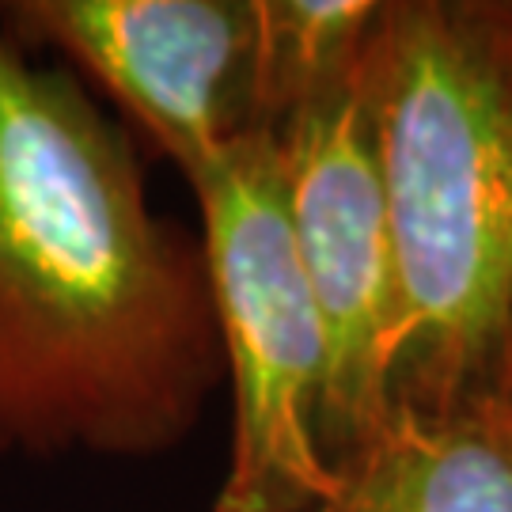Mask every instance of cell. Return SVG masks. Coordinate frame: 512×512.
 <instances>
[{
	"label": "cell",
	"mask_w": 512,
	"mask_h": 512,
	"mask_svg": "<svg viewBox=\"0 0 512 512\" xmlns=\"http://www.w3.org/2000/svg\"><path fill=\"white\" fill-rule=\"evenodd\" d=\"M380 0H258V137L365 69Z\"/></svg>",
	"instance_id": "obj_7"
},
{
	"label": "cell",
	"mask_w": 512,
	"mask_h": 512,
	"mask_svg": "<svg viewBox=\"0 0 512 512\" xmlns=\"http://www.w3.org/2000/svg\"><path fill=\"white\" fill-rule=\"evenodd\" d=\"M4 35L69 57L194 190L258 137V0H23Z\"/></svg>",
	"instance_id": "obj_5"
},
{
	"label": "cell",
	"mask_w": 512,
	"mask_h": 512,
	"mask_svg": "<svg viewBox=\"0 0 512 512\" xmlns=\"http://www.w3.org/2000/svg\"><path fill=\"white\" fill-rule=\"evenodd\" d=\"M296 255L327 330L319 444L342 459L384 425L403 338L365 69L296 107L274 137Z\"/></svg>",
	"instance_id": "obj_4"
},
{
	"label": "cell",
	"mask_w": 512,
	"mask_h": 512,
	"mask_svg": "<svg viewBox=\"0 0 512 512\" xmlns=\"http://www.w3.org/2000/svg\"><path fill=\"white\" fill-rule=\"evenodd\" d=\"M194 194L232 380V459L213 512H300L334 486L319 444L327 330L296 255L274 141L232 148Z\"/></svg>",
	"instance_id": "obj_3"
},
{
	"label": "cell",
	"mask_w": 512,
	"mask_h": 512,
	"mask_svg": "<svg viewBox=\"0 0 512 512\" xmlns=\"http://www.w3.org/2000/svg\"><path fill=\"white\" fill-rule=\"evenodd\" d=\"M224 380L202 239L69 69L0 31V456H152Z\"/></svg>",
	"instance_id": "obj_1"
},
{
	"label": "cell",
	"mask_w": 512,
	"mask_h": 512,
	"mask_svg": "<svg viewBox=\"0 0 512 512\" xmlns=\"http://www.w3.org/2000/svg\"><path fill=\"white\" fill-rule=\"evenodd\" d=\"M330 471V494L300 512H512V403L467 414L395 403Z\"/></svg>",
	"instance_id": "obj_6"
},
{
	"label": "cell",
	"mask_w": 512,
	"mask_h": 512,
	"mask_svg": "<svg viewBox=\"0 0 512 512\" xmlns=\"http://www.w3.org/2000/svg\"><path fill=\"white\" fill-rule=\"evenodd\" d=\"M403 338L421 414L512 403V4L391 0L368 50Z\"/></svg>",
	"instance_id": "obj_2"
}]
</instances>
